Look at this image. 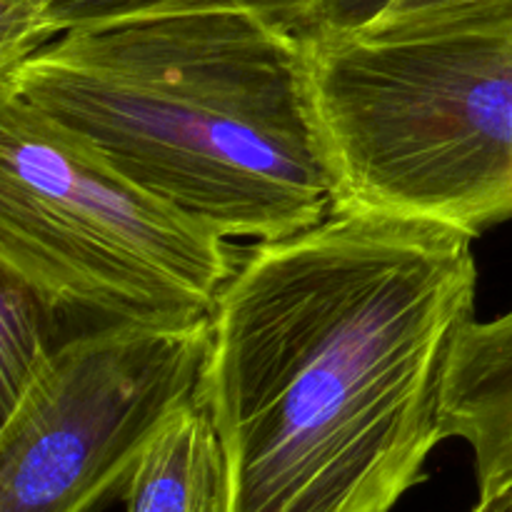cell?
I'll list each match as a JSON object with an SVG mask.
<instances>
[{"label": "cell", "mask_w": 512, "mask_h": 512, "mask_svg": "<svg viewBox=\"0 0 512 512\" xmlns=\"http://www.w3.org/2000/svg\"><path fill=\"white\" fill-rule=\"evenodd\" d=\"M473 240L440 220L335 208L240 258L200 385L223 512H390L425 478L473 320Z\"/></svg>", "instance_id": "cell-1"}, {"label": "cell", "mask_w": 512, "mask_h": 512, "mask_svg": "<svg viewBox=\"0 0 512 512\" xmlns=\"http://www.w3.org/2000/svg\"><path fill=\"white\" fill-rule=\"evenodd\" d=\"M0 93L223 238H288L335 210L305 38L258 10L70 28L0 75Z\"/></svg>", "instance_id": "cell-2"}, {"label": "cell", "mask_w": 512, "mask_h": 512, "mask_svg": "<svg viewBox=\"0 0 512 512\" xmlns=\"http://www.w3.org/2000/svg\"><path fill=\"white\" fill-rule=\"evenodd\" d=\"M335 208L478 238L512 218V8L358 35H303Z\"/></svg>", "instance_id": "cell-3"}, {"label": "cell", "mask_w": 512, "mask_h": 512, "mask_svg": "<svg viewBox=\"0 0 512 512\" xmlns=\"http://www.w3.org/2000/svg\"><path fill=\"white\" fill-rule=\"evenodd\" d=\"M238 265L223 235L0 93V273L48 313L188 328L213 315Z\"/></svg>", "instance_id": "cell-4"}, {"label": "cell", "mask_w": 512, "mask_h": 512, "mask_svg": "<svg viewBox=\"0 0 512 512\" xmlns=\"http://www.w3.org/2000/svg\"><path fill=\"white\" fill-rule=\"evenodd\" d=\"M210 318L103 325L65 340L3 413L0 512H95L125 490L150 440L200 403Z\"/></svg>", "instance_id": "cell-5"}, {"label": "cell", "mask_w": 512, "mask_h": 512, "mask_svg": "<svg viewBox=\"0 0 512 512\" xmlns=\"http://www.w3.org/2000/svg\"><path fill=\"white\" fill-rule=\"evenodd\" d=\"M445 430L475 455L480 488L512 475V310L460 333L445 380Z\"/></svg>", "instance_id": "cell-6"}, {"label": "cell", "mask_w": 512, "mask_h": 512, "mask_svg": "<svg viewBox=\"0 0 512 512\" xmlns=\"http://www.w3.org/2000/svg\"><path fill=\"white\" fill-rule=\"evenodd\" d=\"M123 493L128 512L225 510L223 448L203 405H188L165 423Z\"/></svg>", "instance_id": "cell-7"}, {"label": "cell", "mask_w": 512, "mask_h": 512, "mask_svg": "<svg viewBox=\"0 0 512 512\" xmlns=\"http://www.w3.org/2000/svg\"><path fill=\"white\" fill-rule=\"evenodd\" d=\"M308 5L310 0H48L30 15H0V73H10L45 43L80 25L178 10L248 8L270 15L300 33Z\"/></svg>", "instance_id": "cell-8"}, {"label": "cell", "mask_w": 512, "mask_h": 512, "mask_svg": "<svg viewBox=\"0 0 512 512\" xmlns=\"http://www.w3.org/2000/svg\"><path fill=\"white\" fill-rule=\"evenodd\" d=\"M0 375H3V413H8L20 395L30 388L50 353L43 335L48 310L13 275L0 273Z\"/></svg>", "instance_id": "cell-9"}, {"label": "cell", "mask_w": 512, "mask_h": 512, "mask_svg": "<svg viewBox=\"0 0 512 512\" xmlns=\"http://www.w3.org/2000/svg\"><path fill=\"white\" fill-rule=\"evenodd\" d=\"M473 512H512V475L488 488H480V500Z\"/></svg>", "instance_id": "cell-10"}, {"label": "cell", "mask_w": 512, "mask_h": 512, "mask_svg": "<svg viewBox=\"0 0 512 512\" xmlns=\"http://www.w3.org/2000/svg\"><path fill=\"white\" fill-rule=\"evenodd\" d=\"M48 0H0V15H30Z\"/></svg>", "instance_id": "cell-11"}, {"label": "cell", "mask_w": 512, "mask_h": 512, "mask_svg": "<svg viewBox=\"0 0 512 512\" xmlns=\"http://www.w3.org/2000/svg\"><path fill=\"white\" fill-rule=\"evenodd\" d=\"M40 8H43V5H40Z\"/></svg>", "instance_id": "cell-12"}]
</instances>
